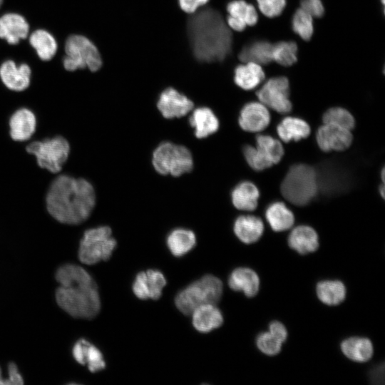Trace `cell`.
Masks as SVG:
<instances>
[{"label": "cell", "mask_w": 385, "mask_h": 385, "mask_svg": "<svg viewBox=\"0 0 385 385\" xmlns=\"http://www.w3.org/2000/svg\"><path fill=\"white\" fill-rule=\"evenodd\" d=\"M343 354L352 361L364 362L373 355V345L367 338L351 337L344 340L341 344Z\"/></svg>", "instance_id": "28"}, {"label": "cell", "mask_w": 385, "mask_h": 385, "mask_svg": "<svg viewBox=\"0 0 385 385\" xmlns=\"http://www.w3.org/2000/svg\"><path fill=\"white\" fill-rule=\"evenodd\" d=\"M157 107L163 117L180 118L190 112L194 104L186 96L173 88H168L160 95Z\"/></svg>", "instance_id": "13"}, {"label": "cell", "mask_w": 385, "mask_h": 385, "mask_svg": "<svg viewBox=\"0 0 385 385\" xmlns=\"http://www.w3.org/2000/svg\"><path fill=\"white\" fill-rule=\"evenodd\" d=\"M29 25L26 19L16 13H7L0 17V38L10 44H17L26 38Z\"/></svg>", "instance_id": "19"}, {"label": "cell", "mask_w": 385, "mask_h": 385, "mask_svg": "<svg viewBox=\"0 0 385 385\" xmlns=\"http://www.w3.org/2000/svg\"><path fill=\"white\" fill-rule=\"evenodd\" d=\"M260 11L266 16L273 18L283 11L286 0H257Z\"/></svg>", "instance_id": "39"}, {"label": "cell", "mask_w": 385, "mask_h": 385, "mask_svg": "<svg viewBox=\"0 0 385 385\" xmlns=\"http://www.w3.org/2000/svg\"><path fill=\"white\" fill-rule=\"evenodd\" d=\"M227 24L236 31H242L247 26H254L258 21V14L254 6L244 0L230 1L227 5Z\"/></svg>", "instance_id": "16"}, {"label": "cell", "mask_w": 385, "mask_h": 385, "mask_svg": "<svg viewBox=\"0 0 385 385\" xmlns=\"http://www.w3.org/2000/svg\"><path fill=\"white\" fill-rule=\"evenodd\" d=\"M313 17L302 9H298L293 15V31L303 40H309L314 31Z\"/></svg>", "instance_id": "35"}, {"label": "cell", "mask_w": 385, "mask_h": 385, "mask_svg": "<svg viewBox=\"0 0 385 385\" xmlns=\"http://www.w3.org/2000/svg\"><path fill=\"white\" fill-rule=\"evenodd\" d=\"M316 170L305 164L293 165L281 185L284 197L296 205H305L316 195L318 190Z\"/></svg>", "instance_id": "5"}, {"label": "cell", "mask_w": 385, "mask_h": 385, "mask_svg": "<svg viewBox=\"0 0 385 385\" xmlns=\"http://www.w3.org/2000/svg\"><path fill=\"white\" fill-rule=\"evenodd\" d=\"M230 287L235 291H242L249 297L256 295L260 289V279L257 273L247 267H239L230 274L228 279Z\"/></svg>", "instance_id": "21"}, {"label": "cell", "mask_w": 385, "mask_h": 385, "mask_svg": "<svg viewBox=\"0 0 385 385\" xmlns=\"http://www.w3.org/2000/svg\"><path fill=\"white\" fill-rule=\"evenodd\" d=\"M191 314L192 324L200 332H210L220 327L223 323L222 312L213 304L201 305L197 307Z\"/></svg>", "instance_id": "20"}, {"label": "cell", "mask_w": 385, "mask_h": 385, "mask_svg": "<svg viewBox=\"0 0 385 385\" xmlns=\"http://www.w3.org/2000/svg\"><path fill=\"white\" fill-rule=\"evenodd\" d=\"M48 214L58 222L78 225L91 215L96 205V192L87 180L69 175H58L46 195Z\"/></svg>", "instance_id": "1"}, {"label": "cell", "mask_w": 385, "mask_h": 385, "mask_svg": "<svg viewBox=\"0 0 385 385\" xmlns=\"http://www.w3.org/2000/svg\"><path fill=\"white\" fill-rule=\"evenodd\" d=\"M187 33L195 57L201 62L223 61L232 49L230 27L217 10L206 8L189 18Z\"/></svg>", "instance_id": "2"}, {"label": "cell", "mask_w": 385, "mask_h": 385, "mask_svg": "<svg viewBox=\"0 0 385 385\" xmlns=\"http://www.w3.org/2000/svg\"><path fill=\"white\" fill-rule=\"evenodd\" d=\"M324 123L335 125L351 130L354 128L355 121L352 115L346 110L334 107L327 110L323 115Z\"/></svg>", "instance_id": "36"}, {"label": "cell", "mask_w": 385, "mask_h": 385, "mask_svg": "<svg viewBox=\"0 0 385 385\" xmlns=\"http://www.w3.org/2000/svg\"><path fill=\"white\" fill-rule=\"evenodd\" d=\"M256 95L260 103L278 113H287L292 110L289 81L284 76L270 78Z\"/></svg>", "instance_id": "11"}, {"label": "cell", "mask_w": 385, "mask_h": 385, "mask_svg": "<svg viewBox=\"0 0 385 385\" xmlns=\"http://www.w3.org/2000/svg\"><path fill=\"white\" fill-rule=\"evenodd\" d=\"M65 52L66 56L63 60V65L67 71H74L87 68L91 71H97L102 66L98 49L84 36H70L66 41Z\"/></svg>", "instance_id": "9"}, {"label": "cell", "mask_w": 385, "mask_h": 385, "mask_svg": "<svg viewBox=\"0 0 385 385\" xmlns=\"http://www.w3.org/2000/svg\"><path fill=\"white\" fill-rule=\"evenodd\" d=\"M83 364H87L90 371L95 373L106 367V362L101 351L88 342L83 353Z\"/></svg>", "instance_id": "37"}, {"label": "cell", "mask_w": 385, "mask_h": 385, "mask_svg": "<svg viewBox=\"0 0 385 385\" xmlns=\"http://www.w3.org/2000/svg\"><path fill=\"white\" fill-rule=\"evenodd\" d=\"M256 147L246 145L243 153L250 166L255 170H262L277 164L284 155L282 143L270 135H259Z\"/></svg>", "instance_id": "10"}, {"label": "cell", "mask_w": 385, "mask_h": 385, "mask_svg": "<svg viewBox=\"0 0 385 385\" xmlns=\"http://www.w3.org/2000/svg\"><path fill=\"white\" fill-rule=\"evenodd\" d=\"M222 289V282L219 278L207 274L182 289L176 295L175 304L180 312L189 315L201 305L218 302Z\"/></svg>", "instance_id": "4"}, {"label": "cell", "mask_w": 385, "mask_h": 385, "mask_svg": "<svg viewBox=\"0 0 385 385\" xmlns=\"http://www.w3.org/2000/svg\"><path fill=\"white\" fill-rule=\"evenodd\" d=\"M256 344L262 352L267 355L273 356L280 351L282 342L274 337L270 332H267L258 335Z\"/></svg>", "instance_id": "38"}, {"label": "cell", "mask_w": 385, "mask_h": 385, "mask_svg": "<svg viewBox=\"0 0 385 385\" xmlns=\"http://www.w3.org/2000/svg\"><path fill=\"white\" fill-rule=\"evenodd\" d=\"M9 376L6 379V385H21L24 384L22 376L19 372L16 365L11 362L8 365Z\"/></svg>", "instance_id": "42"}, {"label": "cell", "mask_w": 385, "mask_h": 385, "mask_svg": "<svg viewBox=\"0 0 385 385\" xmlns=\"http://www.w3.org/2000/svg\"><path fill=\"white\" fill-rule=\"evenodd\" d=\"M29 43L35 49L38 57L43 61L51 60L57 51L55 38L47 31L38 29L29 37Z\"/></svg>", "instance_id": "32"}, {"label": "cell", "mask_w": 385, "mask_h": 385, "mask_svg": "<svg viewBox=\"0 0 385 385\" xmlns=\"http://www.w3.org/2000/svg\"><path fill=\"white\" fill-rule=\"evenodd\" d=\"M111 229L99 226L85 231L80 242L78 258L86 265H94L110 259L116 247Z\"/></svg>", "instance_id": "6"}, {"label": "cell", "mask_w": 385, "mask_h": 385, "mask_svg": "<svg viewBox=\"0 0 385 385\" xmlns=\"http://www.w3.org/2000/svg\"><path fill=\"white\" fill-rule=\"evenodd\" d=\"M297 46L293 41H281L273 45L272 61L284 66L297 61Z\"/></svg>", "instance_id": "34"}, {"label": "cell", "mask_w": 385, "mask_h": 385, "mask_svg": "<svg viewBox=\"0 0 385 385\" xmlns=\"http://www.w3.org/2000/svg\"><path fill=\"white\" fill-rule=\"evenodd\" d=\"M265 216L272 229L276 232L287 230L294 222L292 211L280 202L271 204L266 210Z\"/></svg>", "instance_id": "31"}, {"label": "cell", "mask_w": 385, "mask_h": 385, "mask_svg": "<svg viewBox=\"0 0 385 385\" xmlns=\"http://www.w3.org/2000/svg\"><path fill=\"white\" fill-rule=\"evenodd\" d=\"M166 284L163 274L157 270L140 272L133 284L134 294L140 299H158Z\"/></svg>", "instance_id": "12"}, {"label": "cell", "mask_w": 385, "mask_h": 385, "mask_svg": "<svg viewBox=\"0 0 385 385\" xmlns=\"http://www.w3.org/2000/svg\"><path fill=\"white\" fill-rule=\"evenodd\" d=\"M301 9L312 17H321L324 12L322 0H301Z\"/></svg>", "instance_id": "40"}, {"label": "cell", "mask_w": 385, "mask_h": 385, "mask_svg": "<svg viewBox=\"0 0 385 385\" xmlns=\"http://www.w3.org/2000/svg\"><path fill=\"white\" fill-rule=\"evenodd\" d=\"M317 142L321 150L341 151L347 149L352 142L351 130L332 124H326L319 128Z\"/></svg>", "instance_id": "14"}, {"label": "cell", "mask_w": 385, "mask_h": 385, "mask_svg": "<svg viewBox=\"0 0 385 385\" xmlns=\"http://www.w3.org/2000/svg\"><path fill=\"white\" fill-rule=\"evenodd\" d=\"M288 244L298 253L306 255L317 250L318 235L316 231L309 226H297L289 234Z\"/></svg>", "instance_id": "22"}, {"label": "cell", "mask_w": 385, "mask_h": 385, "mask_svg": "<svg viewBox=\"0 0 385 385\" xmlns=\"http://www.w3.org/2000/svg\"><path fill=\"white\" fill-rule=\"evenodd\" d=\"M380 192H381L382 197H384V185H381V188L380 189Z\"/></svg>", "instance_id": "46"}, {"label": "cell", "mask_w": 385, "mask_h": 385, "mask_svg": "<svg viewBox=\"0 0 385 385\" xmlns=\"http://www.w3.org/2000/svg\"><path fill=\"white\" fill-rule=\"evenodd\" d=\"M60 286L56 291L58 306L71 317L92 319L99 312L101 300L97 284L82 267L74 264L61 265L56 272Z\"/></svg>", "instance_id": "3"}, {"label": "cell", "mask_w": 385, "mask_h": 385, "mask_svg": "<svg viewBox=\"0 0 385 385\" xmlns=\"http://www.w3.org/2000/svg\"><path fill=\"white\" fill-rule=\"evenodd\" d=\"M231 197L232 204L237 209L252 211L257 206L260 192L253 183L245 181L233 189Z\"/></svg>", "instance_id": "26"}, {"label": "cell", "mask_w": 385, "mask_h": 385, "mask_svg": "<svg viewBox=\"0 0 385 385\" xmlns=\"http://www.w3.org/2000/svg\"><path fill=\"white\" fill-rule=\"evenodd\" d=\"M272 48L273 44L267 41H255L241 50L239 58L242 62L267 64L272 61Z\"/></svg>", "instance_id": "30"}, {"label": "cell", "mask_w": 385, "mask_h": 385, "mask_svg": "<svg viewBox=\"0 0 385 385\" xmlns=\"http://www.w3.org/2000/svg\"><path fill=\"white\" fill-rule=\"evenodd\" d=\"M28 153L34 155L38 165L51 173H59L67 161L71 147L68 141L61 135L30 143L26 147Z\"/></svg>", "instance_id": "8"}, {"label": "cell", "mask_w": 385, "mask_h": 385, "mask_svg": "<svg viewBox=\"0 0 385 385\" xmlns=\"http://www.w3.org/2000/svg\"><path fill=\"white\" fill-rule=\"evenodd\" d=\"M317 294L320 301L327 305H337L346 297V287L338 280H326L317 285Z\"/></svg>", "instance_id": "33"}, {"label": "cell", "mask_w": 385, "mask_h": 385, "mask_svg": "<svg viewBox=\"0 0 385 385\" xmlns=\"http://www.w3.org/2000/svg\"><path fill=\"white\" fill-rule=\"evenodd\" d=\"M277 131L281 140L288 143L307 138L310 133V127L300 118L287 117L277 125Z\"/></svg>", "instance_id": "29"}, {"label": "cell", "mask_w": 385, "mask_h": 385, "mask_svg": "<svg viewBox=\"0 0 385 385\" xmlns=\"http://www.w3.org/2000/svg\"><path fill=\"white\" fill-rule=\"evenodd\" d=\"M197 138H204L215 133L219 128V120L213 111L207 107L193 111L189 119Z\"/></svg>", "instance_id": "23"}, {"label": "cell", "mask_w": 385, "mask_h": 385, "mask_svg": "<svg viewBox=\"0 0 385 385\" xmlns=\"http://www.w3.org/2000/svg\"><path fill=\"white\" fill-rule=\"evenodd\" d=\"M152 162L158 173L174 177L189 173L193 168L190 151L183 145L168 141L161 143L155 149Z\"/></svg>", "instance_id": "7"}, {"label": "cell", "mask_w": 385, "mask_h": 385, "mask_svg": "<svg viewBox=\"0 0 385 385\" xmlns=\"http://www.w3.org/2000/svg\"><path fill=\"white\" fill-rule=\"evenodd\" d=\"M0 385H6V381L5 379H4L1 376V369L0 367Z\"/></svg>", "instance_id": "45"}, {"label": "cell", "mask_w": 385, "mask_h": 385, "mask_svg": "<svg viewBox=\"0 0 385 385\" xmlns=\"http://www.w3.org/2000/svg\"><path fill=\"white\" fill-rule=\"evenodd\" d=\"M269 332L282 343L287 338L286 327L279 322H271L269 325Z\"/></svg>", "instance_id": "43"}, {"label": "cell", "mask_w": 385, "mask_h": 385, "mask_svg": "<svg viewBox=\"0 0 385 385\" xmlns=\"http://www.w3.org/2000/svg\"><path fill=\"white\" fill-rule=\"evenodd\" d=\"M2 3H3V0H0V7H1Z\"/></svg>", "instance_id": "47"}, {"label": "cell", "mask_w": 385, "mask_h": 385, "mask_svg": "<svg viewBox=\"0 0 385 385\" xmlns=\"http://www.w3.org/2000/svg\"><path fill=\"white\" fill-rule=\"evenodd\" d=\"M166 243L169 250L174 256L181 257L195 246L196 237L190 230L177 228L168 234Z\"/></svg>", "instance_id": "27"}, {"label": "cell", "mask_w": 385, "mask_h": 385, "mask_svg": "<svg viewBox=\"0 0 385 385\" xmlns=\"http://www.w3.org/2000/svg\"><path fill=\"white\" fill-rule=\"evenodd\" d=\"M234 71V81L244 90L257 87L265 79V75L261 66L254 62H244Z\"/></svg>", "instance_id": "25"}, {"label": "cell", "mask_w": 385, "mask_h": 385, "mask_svg": "<svg viewBox=\"0 0 385 385\" xmlns=\"http://www.w3.org/2000/svg\"><path fill=\"white\" fill-rule=\"evenodd\" d=\"M371 379L374 383L380 384L384 381V366H378L372 369L370 373Z\"/></svg>", "instance_id": "44"}, {"label": "cell", "mask_w": 385, "mask_h": 385, "mask_svg": "<svg viewBox=\"0 0 385 385\" xmlns=\"http://www.w3.org/2000/svg\"><path fill=\"white\" fill-rule=\"evenodd\" d=\"M208 1L209 0H178V4L182 11L191 14Z\"/></svg>", "instance_id": "41"}, {"label": "cell", "mask_w": 385, "mask_h": 385, "mask_svg": "<svg viewBox=\"0 0 385 385\" xmlns=\"http://www.w3.org/2000/svg\"><path fill=\"white\" fill-rule=\"evenodd\" d=\"M31 70L30 67L22 63L16 65L11 61L7 60L0 66V78L4 86L14 91L26 90L31 83Z\"/></svg>", "instance_id": "15"}, {"label": "cell", "mask_w": 385, "mask_h": 385, "mask_svg": "<svg viewBox=\"0 0 385 385\" xmlns=\"http://www.w3.org/2000/svg\"><path fill=\"white\" fill-rule=\"evenodd\" d=\"M234 232L244 243L250 244L257 241L264 231L261 219L252 215L238 217L234 223Z\"/></svg>", "instance_id": "24"}, {"label": "cell", "mask_w": 385, "mask_h": 385, "mask_svg": "<svg viewBox=\"0 0 385 385\" xmlns=\"http://www.w3.org/2000/svg\"><path fill=\"white\" fill-rule=\"evenodd\" d=\"M9 134L12 140L24 142L29 140L36 130L37 120L31 110L22 108L16 110L9 120Z\"/></svg>", "instance_id": "17"}, {"label": "cell", "mask_w": 385, "mask_h": 385, "mask_svg": "<svg viewBox=\"0 0 385 385\" xmlns=\"http://www.w3.org/2000/svg\"><path fill=\"white\" fill-rule=\"evenodd\" d=\"M270 115L267 108L260 102L246 104L240 111L239 124L248 132H260L267 127Z\"/></svg>", "instance_id": "18"}]
</instances>
